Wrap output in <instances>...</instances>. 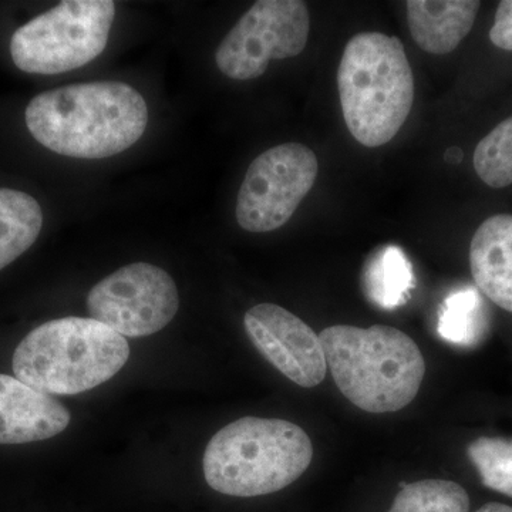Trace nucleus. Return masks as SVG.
Here are the masks:
<instances>
[{"mask_svg": "<svg viewBox=\"0 0 512 512\" xmlns=\"http://www.w3.org/2000/svg\"><path fill=\"white\" fill-rule=\"evenodd\" d=\"M69 410L50 394L0 375V444L52 439L69 427Z\"/></svg>", "mask_w": 512, "mask_h": 512, "instance_id": "9b49d317", "label": "nucleus"}, {"mask_svg": "<svg viewBox=\"0 0 512 512\" xmlns=\"http://www.w3.org/2000/svg\"><path fill=\"white\" fill-rule=\"evenodd\" d=\"M309 28L311 19L305 2L259 0L222 40L215 63L229 79H256L272 60L301 55L308 45Z\"/></svg>", "mask_w": 512, "mask_h": 512, "instance_id": "0eeeda50", "label": "nucleus"}, {"mask_svg": "<svg viewBox=\"0 0 512 512\" xmlns=\"http://www.w3.org/2000/svg\"><path fill=\"white\" fill-rule=\"evenodd\" d=\"M180 308L177 285L156 265L123 266L87 295L90 318L124 338H143L163 330Z\"/></svg>", "mask_w": 512, "mask_h": 512, "instance_id": "1a4fd4ad", "label": "nucleus"}, {"mask_svg": "<svg viewBox=\"0 0 512 512\" xmlns=\"http://www.w3.org/2000/svg\"><path fill=\"white\" fill-rule=\"evenodd\" d=\"M470 498L460 484L421 480L407 484L394 498L389 512H468Z\"/></svg>", "mask_w": 512, "mask_h": 512, "instance_id": "f3484780", "label": "nucleus"}, {"mask_svg": "<svg viewBox=\"0 0 512 512\" xmlns=\"http://www.w3.org/2000/svg\"><path fill=\"white\" fill-rule=\"evenodd\" d=\"M244 326L252 345L291 382L311 389L325 380L322 343L298 316L274 303H259L245 313Z\"/></svg>", "mask_w": 512, "mask_h": 512, "instance_id": "9d476101", "label": "nucleus"}, {"mask_svg": "<svg viewBox=\"0 0 512 512\" xmlns=\"http://www.w3.org/2000/svg\"><path fill=\"white\" fill-rule=\"evenodd\" d=\"M114 16L111 0H66L16 30L10 56L25 73L72 72L104 52Z\"/></svg>", "mask_w": 512, "mask_h": 512, "instance_id": "423d86ee", "label": "nucleus"}, {"mask_svg": "<svg viewBox=\"0 0 512 512\" xmlns=\"http://www.w3.org/2000/svg\"><path fill=\"white\" fill-rule=\"evenodd\" d=\"M470 268L481 292L512 313V215L485 220L471 239Z\"/></svg>", "mask_w": 512, "mask_h": 512, "instance_id": "f8f14e48", "label": "nucleus"}, {"mask_svg": "<svg viewBox=\"0 0 512 512\" xmlns=\"http://www.w3.org/2000/svg\"><path fill=\"white\" fill-rule=\"evenodd\" d=\"M476 512H512V507L500 503H488L483 505V507Z\"/></svg>", "mask_w": 512, "mask_h": 512, "instance_id": "412c9836", "label": "nucleus"}, {"mask_svg": "<svg viewBox=\"0 0 512 512\" xmlns=\"http://www.w3.org/2000/svg\"><path fill=\"white\" fill-rule=\"evenodd\" d=\"M467 454L485 487L512 498V439L480 437Z\"/></svg>", "mask_w": 512, "mask_h": 512, "instance_id": "6ab92c4d", "label": "nucleus"}, {"mask_svg": "<svg viewBox=\"0 0 512 512\" xmlns=\"http://www.w3.org/2000/svg\"><path fill=\"white\" fill-rule=\"evenodd\" d=\"M130 357L127 339L92 318L50 320L13 353V372L39 392L73 396L117 375Z\"/></svg>", "mask_w": 512, "mask_h": 512, "instance_id": "39448f33", "label": "nucleus"}, {"mask_svg": "<svg viewBox=\"0 0 512 512\" xmlns=\"http://www.w3.org/2000/svg\"><path fill=\"white\" fill-rule=\"evenodd\" d=\"M473 161L478 177L488 187L512 185V116L501 121L477 144Z\"/></svg>", "mask_w": 512, "mask_h": 512, "instance_id": "a211bd4d", "label": "nucleus"}, {"mask_svg": "<svg viewBox=\"0 0 512 512\" xmlns=\"http://www.w3.org/2000/svg\"><path fill=\"white\" fill-rule=\"evenodd\" d=\"M30 134L60 156L99 160L143 137L146 100L120 82L72 84L33 97L25 113Z\"/></svg>", "mask_w": 512, "mask_h": 512, "instance_id": "f257e3e1", "label": "nucleus"}, {"mask_svg": "<svg viewBox=\"0 0 512 512\" xmlns=\"http://www.w3.org/2000/svg\"><path fill=\"white\" fill-rule=\"evenodd\" d=\"M312 458L311 439L291 421L242 417L212 437L202 467L205 481L217 493L261 497L295 483Z\"/></svg>", "mask_w": 512, "mask_h": 512, "instance_id": "7ed1b4c3", "label": "nucleus"}, {"mask_svg": "<svg viewBox=\"0 0 512 512\" xmlns=\"http://www.w3.org/2000/svg\"><path fill=\"white\" fill-rule=\"evenodd\" d=\"M363 291L379 308L396 309L409 301L414 288L413 266L403 249H377L363 269Z\"/></svg>", "mask_w": 512, "mask_h": 512, "instance_id": "4468645a", "label": "nucleus"}, {"mask_svg": "<svg viewBox=\"0 0 512 512\" xmlns=\"http://www.w3.org/2000/svg\"><path fill=\"white\" fill-rule=\"evenodd\" d=\"M490 40L498 49L512 52V0H504L498 5Z\"/></svg>", "mask_w": 512, "mask_h": 512, "instance_id": "aec40b11", "label": "nucleus"}, {"mask_svg": "<svg viewBox=\"0 0 512 512\" xmlns=\"http://www.w3.org/2000/svg\"><path fill=\"white\" fill-rule=\"evenodd\" d=\"M477 0H409L407 23L414 42L430 55H448L476 22Z\"/></svg>", "mask_w": 512, "mask_h": 512, "instance_id": "ddd939ff", "label": "nucleus"}, {"mask_svg": "<svg viewBox=\"0 0 512 512\" xmlns=\"http://www.w3.org/2000/svg\"><path fill=\"white\" fill-rule=\"evenodd\" d=\"M487 330L484 301L474 288L451 292L439 313L437 332L453 345L471 348L480 343Z\"/></svg>", "mask_w": 512, "mask_h": 512, "instance_id": "dca6fc26", "label": "nucleus"}, {"mask_svg": "<svg viewBox=\"0 0 512 512\" xmlns=\"http://www.w3.org/2000/svg\"><path fill=\"white\" fill-rule=\"evenodd\" d=\"M326 365L350 403L367 413L399 412L416 399L426 362L402 330L336 325L319 335Z\"/></svg>", "mask_w": 512, "mask_h": 512, "instance_id": "f03ea898", "label": "nucleus"}, {"mask_svg": "<svg viewBox=\"0 0 512 512\" xmlns=\"http://www.w3.org/2000/svg\"><path fill=\"white\" fill-rule=\"evenodd\" d=\"M42 227L43 212L35 198L0 188V271L35 244Z\"/></svg>", "mask_w": 512, "mask_h": 512, "instance_id": "2eb2a0df", "label": "nucleus"}, {"mask_svg": "<svg viewBox=\"0 0 512 512\" xmlns=\"http://www.w3.org/2000/svg\"><path fill=\"white\" fill-rule=\"evenodd\" d=\"M343 119L365 147L390 143L410 116L414 77L400 39L380 32L353 36L338 70Z\"/></svg>", "mask_w": 512, "mask_h": 512, "instance_id": "20e7f679", "label": "nucleus"}, {"mask_svg": "<svg viewBox=\"0 0 512 512\" xmlns=\"http://www.w3.org/2000/svg\"><path fill=\"white\" fill-rule=\"evenodd\" d=\"M463 158V153H461L460 148H450L447 153V160L450 163H458Z\"/></svg>", "mask_w": 512, "mask_h": 512, "instance_id": "4be33fe9", "label": "nucleus"}, {"mask_svg": "<svg viewBox=\"0 0 512 512\" xmlns=\"http://www.w3.org/2000/svg\"><path fill=\"white\" fill-rule=\"evenodd\" d=\"M318 173V157L301 143L266 150L249 165L239 188V227L254 234L284 227L311 192Z\"/></svg>", "mask_w": 512, "mask_h": 512, "instance_id": "6e6552de", "label": "nucleus"}]
</instances>
